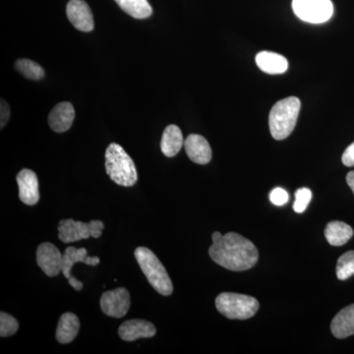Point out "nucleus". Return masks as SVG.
I'll return each mask as SVG.
<instances>
[{"label":"nucleus","mask_w":354,"mask_h":354,"mask_svg":"<svg viewBox=\"0 0 354 354\" xmlns=\"http://www.w3.org/2000/svg\"><path fill=\"white\" fill-rule=\"evenodd\" d=\"M213 244L209 255L216 264L230 270L242 272L251 269L258 262L259 253L252 242L235 232L223 235L216 232L212 235Z\"/></svg>","instance_id":"nucleus-1"},{"label":"nucleus","mask_w":354,"mask_h":354,"mask_svg":"<svg viewBox=\"0 0 354 354\" xmlns=\"http://www.w3.org/2000/svg\"><path fill=\"white\" fill-rule=\"evenodd\" d=\"M106 171L113 183L124 187H131L138 181L136 165L124 149L116 143L106 149Z\"/></svg>","instance_id":"nucleus-2"},{"label":"nucleus","mask_w":354,"mask_h":354,"mask_svg":"<svg viewBox=\"0 0 354 354\" xmlns=\"http://www.w3.org/2000/svg\"><path fill=\"white\" fill-rule=\"evenodd\" d=\"M301 104L297 97H288L277 102L269 115L270 131L272 138H288L297 125Z\"/></svg>","instance_id":"nucleus-3"},{"label":"nucleus","mask_w":354,"mask_h":354,"mask_svg":"<svg viewBox=\"0 0 354 354\" xmlns=\"http://www.w3.org/2000/svg\"><path fill=\"white\" fill-rule=\"evenodd\" d=\"M135 258L153 290L165 297L171 295L174 291L171 279L157 256L146 247H138L135 250Z\"/></svg>","instance_id":"nucleus-4"},{"label":"nucleus","mask_w":354,"mask_h":354,"mask_svg":"<svg viewBox=\"0 0 354 354\" xmlns=\"http://www.w3.org/2000/svg\"><path fill=\"white\" fill-rule=\"evenodd\" d=\"M216 307L228 319L246 320L257 313L259 302L249 295L223 292L216 298Z\"/></svg>","instance_id":"nucleus-5"},{"label":"nucleus","mask_w":354,"mask_h":354,"mask_svg":"<svg viewBox=\"0 0 354 354\" xmlns=\"http://www.w3.org/2000/svg\"><path fill=\"white\" fill-rule=\"evenodd\" d=\"M104 228L102 221H92L86 223L74 220H62L58 225V237L64 243H71L87 239L88 237L99 239Z\"/></svg>","instance_id":"nucleus-6"},{"label":"nucleus","mask_w":354,"mask_h":354,"mask_svg":"<svg viewBox=\"0 0 354 354\" xmlns=\"http://www.w3.org/2000/svg\"><path fill=\"white\" fill-rule=\"evenodd\" d=\"M292 9L299 19L312 24L327 22L334 14L330 0H292Z\"/></svg>","instance_id":"nucleus-7"},{"label":"nucleus","mask_w":354,"mask_h":354,"mask_svg":"<svg viewBox=\"0 0 354 354\" xmlns=\"http://www.w3.org/2000/svg\"><path fill=\"white\" fill-rule=\"evenodd\" d=\"M130 293L124 288L106 291L101 297V308L106 315L122 318L130 308Z\"/></svg>","instance_id":"nucleus-8"},{"label":"nucleus","mask_w":354,"mask_h":354,"mask_svg":"<svg viewBox=\"0 0 354 354\" xmlns=\"http://www.w3.org/2000/svg\"><path fill=\"white\" fill-rule=\"evenodd\" d=\"M62 260L64 255L50 242H44L38 247L37 263L46 276L55 277L62 272Z\"/></svg>","instance_id":"nucleus-9"},{"label":"nucleus","mask_w":354,"mask_h":354,"mask_svg":"<svg viewBox=\"0 0 354 354\" xmlns=\"http://www.w3.org/2000/svg\"><path fill=\"white\" fill-rule=\"evenodd\" d=\"M66 14L71 24L79 31L88 32L94 30L92 11L84 0H70L66 6Z\"/></svg>","instance_id":"nucleus-10"},{"label":"nucleus","mask_w":354,"mask_h":354,"mask_svg":"<svg viewBox=\"0 0 354 354\" xmlns=\"http://www.w3.org/2000/svg\"><path fill=\"white\" fill-rule=\"evenodd\" d=\"M17 183L19 186L21 201L28 206L36 205L39 200V181L37 174L31 169H22L18 174Z\"/></svg>","instance_id":"nucleus-11"},{"label":"nucleus","mask_w":354,"mask_h":354,"mask_svg":"<svg viewBox=\"0 0 354 354\" xmlns=\"http://www.w3.org/2000/svg\"><path fill=\"white\" fill-rule=\"evenodd\" d=\"M184 148L188 158L195 164L207 165L211 162V146L201 135H189L184 141Z\"/></svg>","instance_id":"nucleus-12"},{"label":"nucleus","mask_w":354,"mask_h":354,"mask_svg":"<svg viewBox=\"0 0 354 354\" xmlns=\"http://www.w3.org/2000/svg\"><path fill=\"white\" fill-rule=\"evenodd\" d=\"M156 327L152 323L145 320L127 321L120 326L118 330V335L121 339L125 342L136 341L138 339H147V337H153L156 335Z\"/></svg>","instance_id":"nucleus-13"},{"label":"nucleus","mask_w":354,"mask_h":354,"mask_svg":"<svg viewBox=\"0 0 354 354\" xmlns=\"http://www.w3.org/2000/svg\"><path fill=\"white\" fill-rule=\"evenodd\" d=\"M75 120V109L70 102H60L48 115V124L55 132L64 133L70 129Z\"/></svg>","instance_id":"nucleus-14"},{"label":"nucleus","mask_w":354,"mask_h":354,"mask_svg":"<svg viewBox=\"0 0 354 354\" xmlns=\"http://www.w3.org/2000/svg\"><path fill=\"white\" fill-rule=\"evenodd\" d=\"M333 335L337 339H346L354 335V304L341 310L330 324Z\"/></svg>","instance_id":"nucleus-15"},{"label":"nucleus","mask_w":354,"mask_h":354,"mask_svg":"<svg viewBox=\"0 0 354 354\" xmlns=\"http://www.w3.org/2000/svg\"><path fill=\"white\" fill-rule=\"evenodd\" d=\"M256 64L263 72L268 74H283L288 68V62L285 57L271 51H261L256 55Z\"/></svg>","instance_id":"nucleus-16"},{"label":"nucleus","mask_w":354,"mask_h":354,"mask_svg":"<svg viewBox=\"0 0 354 354\" xmlns=\"http://www.w3.org/2000/svg\"><path fill=\"white\" fill-rule=\"evenodd\" d=\"M99 257H88L87 250L85 248H75V247H67L64 254L62 260V272L65 278L68 279L71 276V269L74 264L78 262L85 263L86 265L97 266L100 264Z\"/></svg>","instance_id":"nucleus-17"},{"label":"nucleus","mask_w":354,"mask_h":354,"mask_svg":"<svg viewBox=\"0 0 354 354\" xmlns=\"http://www.w3.org/2000/svg\"><path fill=\"white\" fill-rule=\"evenodd\" d=\"M184 145L183 135L176 125H169L165 128L160 141V150L165 157H176Z\"/></svg>","instance_id":"nucleus-18"},{"label":"nucleus","mask_w":354,"mask_h":354,"mask_svg":"<svg viewBox=\"0 0 354 354\" xmlns=\"http://www.w3.org/2000/svg\"><path fill=\"white\" fill-rule=\"evenodd\" d=\"M80 329V321L73 313H64L60 317L57 329V339L60 344H69L75 339Z\"/></svg>","instance_id":"nucleus-19"},{"label":"nucleus","mask_w":354,"mask_h":354,"mask_svg":"<svg viewBox=\"0 0 354 354\" xmlns=\"http://www.w3.org/2000/svg\"><path fill=\"white\" fill-rule=\"evenodd\" d=\"M325 236L330 245L342 246L353 236V230L342 221H330L325 228Z\"/></svg>","instance_id":"nucleus-20"},{"label":"nucleus","mask_w":354,"mask_h":354,"mask_svg":"<svg viewBox=\"0 0 354 354\" xmlns=\"http://www.w3.org/2000/svg\"><path fill=\"white\" fill-rule=\"evenodd\" d=\"M118 6L135 19H146L153 14L148 0H114Z\"/></svg>","instance_id":"nucleus-21"},{"label":"nucleus","mask_w":354,"mask_h":354,"mask_svg":"<svg viewBox=\"0 0 354 354\" xmlns=\"http://www.w3.org/2000/svg\"><path fill=\"white\" fill-rule=\"evenodd\" d=\"M15 68L26 78L31 79V80H41L44 77L43 67L32 60L26 59V58L18 59L15 62Z\"/></svg>","instance_id":"nucleus-22"},{"label":"nucleus","mask_w":354,"mask_h":354,"mask_svg":"<svg viewBox=\"0 0 354 354\" xmlns=\"http://www.w3.org/2000/svg\"><path fill=\"white\" fill-rule=\"evenodd\" d=\"M354 274V251L342 254L337 263V277L341 281H346Z\"/></svg>","instance_id":"nucleus-23"},{"label":"nucleus","mask_w":354,"mask_h":354,"mask_svg":"<svg viewBox=\"0 0 354 354\" xmlns=\"http://www.w3.org/2000/svg\"><path fill=\"white\" fill-rule=\"evenodd\" d=\"M18 329H19V324L14 317L4 312L0 313V335L2 337H11L16 334Z\"/></svg>","instance_id":"nucleus-24"},{"label":"nucleus","mask_w":354,"mask_h":354,"mask_svg":"<svg viewBox=\"0 0 354 354\" xmlns=\"http://www.w3.org/2000/svg\"><path fill=\"white\" fill-rule=\"evenodd\" d=\"M312 192L309 188H299L295 192V201L293 204V209L298 214L304 213L311 201Z\"/></svg>","instance_id":"nucleus-25"},{"label":"nucleus","mask_w":354,"mask_h":354,"mask_svg":"<svg viewBox=\"0 0 354 354\" xmlns=\"http://www.w3.org/2000/svg\"><path fill=\"white\" fill-rule=\"evenodd\" d=\"M270 200L276 206H283L290 200V195L283 188L277 187L270 193Z\"/></svg>","instance_id":"nucleus-26"},{"label":"nucleus","mask_w":354,"mask_h":354,"mask_svg":"<svg viewBox=\"0 0 354 354\" xmlns=\"http://www.w3.org/2000/svg\"><path fill=\"white\" fill-rule=\"evenodd\" d=\"M342 164L346 167H354V142L344 151L342 158Z\"/></svg>","instance_id":"nucleus-27"},{"label":"nucleus","mask_w":354,"mask_h":354,"mask_svg":"<svg viewBox=\"0 0 354 354\" xmlns=\"http://www.w3.org/2000/svg\"><path fill=\"white\" fill-rule=\"evenodd\" d=\"M1 111H0V127L3 128L6 127L7 121L10 118V108H9L8 104L4 100H1Z\"/></svg>","instance_id":"nucleus-28"},{"label":"nucleus","mask_w":354,"mask_h":354,"mask_svg":"<svg viewBox=\"0 0 354 354\" xmlns=\"http://www.w3.org/2000/svg\"><path fill=\"white\" fill-rule=\"evenodd\" d=\"M69 285L72 286L75 290H81L83 288V283L79 281L78 279L74 278V277L70 276L68 279Z\"/></svg>","instance_id":"nucleus-29"},{"label":"nucleus","mask_w":354,"mask_h":354,"mask_svg":"<svg viewBox=\"0 0 354 354\" xmlns=\"http://www.w3.org/2000/svg\"><path fill=\"white\" fill-rule=\"evenodd\" d=\"M346 183H348L354 194V171L348 172V176H346Z\"/></svg>","instance_id":"nucleus-30"}]
</instances>
